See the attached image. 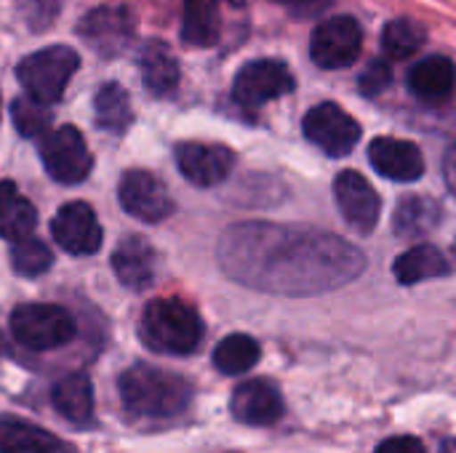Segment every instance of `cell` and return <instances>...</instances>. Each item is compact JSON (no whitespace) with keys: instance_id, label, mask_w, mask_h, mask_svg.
<instances>
[{"instance_id":"cell-1","label":"cell","mask_w":456,"mask_h":453,"mask_svg":"<svg viewBox=\"0 0 456 453\" xmlns=\"http://www.w3.org/2000/svg\"><path fill=\"white\" fill-rule=\"evenodd\" d=\"M227 278L278 296H315L347 286L366 270L361 248L339 235L273 222L232 224L216 248Z\"/></svg>"},{"instance_id":"cell-2","label":"cell","mask_w":456,"mask_h":453,"mask_svg":"<svg viewBox=\"0 0 456 453\" xmlns=\"http://www.w3.org/2000/svg\"><path fill=\"white\" fill-rule=\"evenodd\" d=\"M118 390L123 409L139 419H174L192 403V384L182 374L147 363L131 366L120 376Z\"/></svg>"},{"instance_id":"cell-3","label":"cell","mask_w":456,"mask_h":453,"mask_svg":"<svg viewBox=\"0 0 456 453\" xmlns=\"http://www.w3.org/2000/svg\"><path fill=\"white\" fill-rule=\"evenodd\" d=\"M139 334L152 352L192 355L203 342V320L179 299H155L142 312Z\"/></svg>"},{"instance_id":"cell-4","label":"cell","mask_w":456,"mask_h":453,"mask_svg":"<svg viewBox=\"0 0 456 453\" xmlns=\"http://www.w3.org/2000/svg\"><path fill=\"white\" fill-rule=\"evenodd\" d=\"M77 64H80V56L75 48L48 45L43 51L24 56L16 67V77L32 99L43 104H53L64 96V88L69 77L77 72Z\"/></svg>"},{"instance_id":"cell-5","label":"cell","mask_w":456,"mask_h":453,"mask_svg":"<svg viewBox=\"0 0 456 453\" xmlns=\"http://www.w3.org/2000/svg\"><path fill=\"white\" fill-rule=\"evenodd\" d=\"M11 334L21 347L48 352L69 344L77 326L75 318L59 304H19L11 312Z\"/></svg>"},{"instance_id":"cell-6","label":"cell","mask_w":456,"mask_h":453,"mask_svg":"<svg viewBox=\"0 0 456 453\" xmlns=\"http://www.w3.org/2000/svg\"><path fill=\"white\" fill-rule=\"evenodd\" d=\"M40 158L51 179L59 184L86 182L94 166L88 144L75 125H61V128L48 131L40 144Z\"/></svg>"},{"instance_id":"cell-7","label":"cell","mask_w":456,"mask_h":453,"mask_svg":"<svg viewBox=\"0 0 456 453\" xmlns=\"http://www.w3.org/2000/svg\"><path fill=\"white\" fill-rule=\"evenodd\" d=\"M294 91V75L281 59H254L240 67L232 80V99L240 107L256 109Z\"/></svg>"},{"instance_id":"cell-8","label":"cell","mask_w":456,"mask_h":453,"mask_svg":"<svg viewBox=\"0 0 456 453\" xmlns=\"http://www.w3.org/2000/svg\"><path fill=\"white\" fill-rule=\"evenodd\" d=\"M363 48V32L353 16H331L313 29L310 56L321 69H345L355 64Z\"/></svg>"},{"instance_id":"cell-9","label":"cell","mask_w":456,"mask_h":453,"mask_svg":"<svg viewBox=\"0 0 456 453\" xmlns=\"http://www.w3.org/2000/svg\"><path fill=\"white\" fill-rule=\"evenodd\" d=\"M302 131L305 136L321 147L326 155L331 158H345L355 150V144L361 142V125L353 115H347L339 104L334 101H323L315 104L305 120H302Z\"/></svg>"},{"instance_id":"cell-10","label":"cell","mask_w":456,"mask_h":453,"mask_svg":"<svg viewBox=\"0 0 456 453\" xmlns=\"http://www.w3.org/2000/svg\"><path fill=\"white\" fill-rule=\"evenodd\" d=\"M77 32L91 45L94 53L112 59V56H120L134 43L136 21L126 5H102V8L88 11L80 19Z\"/></svg>"},{"instance_id":"cell-11","label":"cell","mask_w":456,"mask_h":453,"mask_svg":"<svg viewBox=\"0 0 456 453\" xmlns=\"http://www.w3.org/2000/svg\"><path fill=\"white\" fill-rule=\"evenodd\" d=\"M118 198L123 211L139 222H163L174 211V200L166 184L150 171H128L118 184Z\"/></svg>"},{"instance_id":"cell-12","label":"cell","mask_w":456,"mask_h":453,"mask_svg":"<svg viewBox=\"0 0 456 453\" xmlns=\"http://www.w3.org/2000/svg\"><path fill=\"white\" fill-rule=\"evenodd\" d=\"M334 195H337V206H339L345 222L358 235H369L377 230V222L382 214V200H379L377 190L366 182L363 174L342 171L334 182Z\"/></svg>"},{"instance_id":"cell-13","label":"cell","mask_w":456,"mask_h":453,"mask_svg":"<svg viewBox=\"0 0 456 453\" xmlns=\"http://www.w3.org/2000/svg\"><path fill=\"white\" fill-rule=\"evenodd\" d=\"M176 166L195 187H216L235 168V152L222 144L182 142L176 144Z\"/></svg>"},{"instance_id":"cell-14","label":"cell","mask_w":456,"mask_h":453,"mask_svg":"<svg viewBox=\"0 0 456 453\" xmlns=\"http://www.w3.org/2000/svg\"><path fill=\"white\" fill-rule=\"evenodd\" d=\"M53 240L72 256H88L96 254L102 246V227L88 203H67L56 211L51 222Z\"/></svg>"},{"instance_id":"cell-15","label":"cell","mask_w":456,"mask_h":453,"mask_svg":"<svg viewBox=\"0 0 456 453\" xmlns=\"http://www.w3.org/2000/svg\"><path fill=\"white\" fill-rule=\"evenodd\" d=\"M230 411H232V417L240 425L270 427V425L281 422V417L286 411V403H283L281 390L273 382H267V379H248V382H240L232 390Z\"/></svg>"},{"instance_id":"cell-16","label":"cell","mask_w":456,"mask_h":453,"mask_svg":"<svg viewBox=\"0 0 456 453\" xmlns=\"http://www.w3.org/2000/svg\"><path fill=\"white\" fill-rule=\"evenodd\" d=\"M369 160L385 179L417 182L425 174V158L417 144L395 136H377L369 144Z\"/></svg>"},{"instance_id":"cell-17","label":"cell","mask_w":456,"mask_h":453,"mask_svg":"<svg viewBox=\"0 0 456 453\" xmlns=\"http://www.w3.org/2000/svg\"><path fill=\"white\" fill-rule=\"evenodd\" d=\"M158 256L142 235H128L112 254V270L118 280L131 291H144L155 280Z\"/></svg>"},{"instance_id":"cell-18","label":"cell","mask_w":456,"mask_h":453,"mask_svg":"<svg viewBox=\"0 0 456 453\" xmlns=\"http://www.w3.org/2000/svg\"><path fill=\"white\" fill-rule=\"evenodd\" d=\"M0 453H75V449L29 422L0 417Z\"/></svg>"},{"instance_id":"cell-19","label":"cell","mask_w":456,"mask_h":453,"mask_svg":"<svg viewBox=\"0 0 456 453\" xmlns=\"http://www.w3.org/2000/svg\"><path fill=\"white\" fill-rule=\"evenodd\" d=\"M456 85V67L449 56H428L414 64L409 75V88L422 101H444Z\"/></svg>"},{"instance_id":"cell-20","label":"cell","mask_w":456,"mask_h":453,"mask_svg":"<svg viewBox=\"0 0 456 453\" xmlns=\"http://www.w3.org/2000/svg\"><path fill=\"white\" fill-rule=\"evenodd\" d=\"M139 67H142V83L152 96H171L176 91L179 61L168 51L166 43H160V40L144 43L142 56H139Z\"/></svg>"},{"instance_id":"cell-21","label":"cell","mask_w":456,"mask_h":453,"mask_svg":"<svg viewBox=\"0 0 456 453\" xmlns=\"http://www.w3.org/2000/svg\"><path fill=\"white\" fill-rule=\"evenodd\" d=\"M53 409L72 425H88L94 419V387L86 374H67L51 387Z\"/></svg>"},{"instance_id":"cell-22","label":"cell","mask_w":456,"mask_h":453,"mask_svg":"<svg viewBox=\"0 0 456 453\" xmlns=\"http://www.w3.org/2000/svg\"><path fill=\"white\" fill-rule=\"evenodd\" d=\"M393 272H395L401 286H414V283H425V280L449 275L452 264H449V259L444 256L441 248H436L430 243H422V246H414V248L403 251L395 259Z\"/></svg>"},{"instance_id":"cell-23","label":"cell","mask_w":456,"mask_h":453,"mask_svg":"<svg viewBox=\"0 0 456 453\" xmlns=\"http://www.w3.org/2000/svg\"><path fill=\"white\" fill-rule=\"evenodd\" d=\"M37 224L35 206L16 190L13 182H0V238L21 240L29 238Z\"/></svg>"},{"instance_id":"cell-24","label":"cell","mask_w":456,"mask_h":453,"mask_svg":"<svg viewBox=\"0 0 456 453\" xmlns=\"http://www.w3.org/2000/svg\"><path fill=\"white\" fill-rule=\"evenodd\" d=\"M219 3L222 0H184L182 40L192 48H208L219 40Z\"/></svg>"},{"instance_id":"cell-25","label":"cell","mask_w":456,"mask_h":453,"mask_svg":"<svg viewBox=\"0 0 456 453\" xmlns=\"http://www.w3.org/2000/svg\"><path fill=\"white\" fill-rule=\"evenodd\" d=\"M94 120L102 131H110V133H123L131 120H134V112H131V99L126 93V88L120 83H104L96 96H94Z\"/></svg>"},{"instance_id":"cell-26","label":"cell","mask_w":456,"mask_h":453,"mask_svg":"<svg viewBox=\"0 0 456 453\" xmlns=\"http://www.w3.org/2000/svg\"><path fill=\"white\" fill-rule=\"evenodd\" d=\"M262 358V347L248 334H230L214 350V366L227 376H240L251 371Z\"/></svg>"},{"instance_id":"cell-27","label":"cell","mask_w":456,"mask_h":453,"mask_svg":"<svg viewBox=\"0 0 456 453\" xmlns=\"http://www.w3.org/2000/svg\"><path fill=\"white\" fill-rule=\"evenodd\" d=\"M441 219V206L425 195H409L395 208V232L401 238H422Z\"/></svg>"},{"instance_id":"cell-28","label":"cell","mask_w":456,"mask_h":453,"mask_svg":"<svg viewBox=\"0 0 456 453\" xmlns=\"http://www.w3.org/2000/svg\"><path fill=\"white\" fill-rule=\"evenodd\" d=\"M425 40H428V29L409 16L393 19L382 29V48L387 59H409L425 45Z\"/></svg>"},{"instance_id":"cell-29","label":"cell","mask_w":456,"mask_h":453,"mask_svg":"<svg viewBox=\"0 0 456 453\" xmlns=\"http://www.w3.org/2000/svg\"><path fill=\"white\" fill-rule=\"evenodd\" d=\"M51 264H53V256H51L45 243H40L35 238H21V240L11 243V267H13V272H19L24 278H37V275L48 272Z\"/></svg>"},{"instance_id":"cell-30","label":"cell","mask_w":456,"mask_h":453,"mask_svg":"<svg viewBox=\"0 0 456 453\" xmlns=\"http://www.w3.org/2000/svg\"><path fill=\"white\" fill-rule=\"evenodd\" d=\"M11 117H13V125L21 136L32 139V136H45L48 133V125H51V109L37 101V99H16L11 104Z\"/></svg>"},{"instance_id":"cell-31","label":"cell","mask_w":456,"mask_h":453,"mask_svg":"<svg viewBox=\"0 0 456 453\" xmlns=\"http://www.w3.org/2000/svg\"><path fill=\"white\" fill-rule=\"evenodd\" d=\"M16 8L32 32H43L56 21L61 11V0H16Z\"/></svg>"},{"instance_id":"cell-32","label":"cell","mask_w":456,"mask_h":453,"mask_svg":"<svg viewBox=\"0 0 456 453\" xmlns=\"http://www.w3.org/2000/svg\"><path fill=\"white\" fill-rule=\"evenodd\" d=\"M390 80H393V67H390V61H387V59H374V61L366 67V72L361 75V91H363L366 96H379V93L390 85Z\"/></svg>"},{"instance_id":"cell-33","label":"cell","mask_w":456,"mask_h":453,"mask_svg":"<svg viewBox=\"0 0 456 453\" xmlns=\"http://www.w3.org/2000/svg\"><path fill=\"white\" fill-rule=\"evenodd\" d=\"M374 453H428L425 443L414 435H398V438H387L377 446Z\"/></svg>"},{"instance_id":"cell-34","label":"cell","mask_w":456,"mask_h":453,"mask_svg":"<svg viewBox=\"0 0 456 453\" xmlns=\"http://www.w3.org/2000/svg\"><path fill=\"white\" fill-rule=\"evenodd\" d=\"M444 182H446L449 192L456 195V144L446 152V158H444Z\"/></svg>"},{"instance_id":"cell-35","label":"cell","mask_w":456,"mask_h":453,"mask_svg":"<svg viewBox=\"0 0 456 453\" xmlns=\"http://www.w3.org/2000/svg\"><path fill=\"white\" fill-rule=\"evenodd\" d=\"M438 453H456V438H446V441L441 443Z\"/></svg>"},{"instance_id":"cell-36","label":"cell","mask_w":456,"mask_h":453,"mask_svg":"<svg viewBox=\"0 0 456 453\" xmlns=\"http://www.w3.org/2000/svg\"><path fill=\"white\" fill-rule=\"evenodd\" d=\"M222 3H230V5H235V8H238V5H243V0H222Z\"/></svg>"},{"instance_id":"cell-37","label":"cell","mask_w":456,"mask_h":453,"mask_svg":"<svg viewBox=\"0 0 456 453\" xmlns=\"http://www.w3.org/2000/svg\"><path fill=\"white\" fill-rule=\"evenodd\" d=\"M275 3H289V5H294V3H299V0H275Z\"/></svg>"},{"instance_id":"cell-38","label":"cell","mask_w":456,"mask_h":453,"mask_svg":"<svg viewBox=\"0 0 456 453\" xmlns=\"http://www.w3.org/2000/svg\"><path fill=\"white\" fill-rule=\"evenodd\" d=\"M0 352H3V336H0Z\"/></svg>"}]
</instances>
